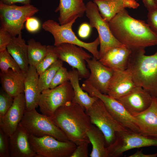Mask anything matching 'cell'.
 <instances>
[{"mask_svg":"<svg viewBox=\"0 0 157 157\" xmlns=\"http://www.w3.org/2000/svg\"><path fill=\"white\" fill-rule=\"evenodd\" d=\"M117 39L131 50L157 45V35L144 21L133 18L126 9L108 22Z\"/></svg>","mask_w":157,"mask_h":157,"instance_id":"obj_1","label":"cell"},{"mask_svg":"<svg viewBox=\"0 0 157 157\" xmlns=\"http://www.w3.org/2000/svg\"><path fill=\"white\" fill-rule=\"evenodd\" d=\"M69 140L77 145L89 140L86 132L92 124L85 110L72 101L59 108L51 118Z\"/></svg>","mask_w":157,"mask_h":157,"instance_id":"obj_2","label":"cell"},{"mask_svg":"<svg viewBox=\"0 0 157 157\" xmlns=\"http://www.w3.org/2000/svg\"><path fill=\"white\" fill-rule=\"evenodd\" d=\"M145 49L132 50L126 69L137 86L157 99V51L145 55Z\"/></svg>","mask_w":157,"mask_h":157,"instance_id":"obj_3","label":"cell"},{"mask_svg":"<svg viewBox=\"0 0 157 157\" xmlns=\"http://www.w3.org/2000/svg\"><path fill=\"white\" fill-rule=\"evenodd\" d=\"M76 19L70 22L61 25L52 19H48L42 24V28L50 33L54 39V46H57L61 44L67 43L76 45L88 50L97 60L99 59V52L98 47L100 45V41L97 37L93 41L85 42L79 40L72 30V26Z\"/></svg>","mask_w":157,"mask_h":157,"instance_id":"obj_4","label":"cell"},{"mask_svg":"<svg viewBox=\"0 0 157 157\" xmlns=\"http://www.w3.org/2000/svg\"><path fill=\"white\" fill-rule=\"evenodd\" d=\"M39 10L31 4L18 6L8 5L0 2V20L1 26L12 36L22 34L24 23L29 17L37 13Z\"/></svg>","mask_w":157,"mask_h":157,"instance_id":"obj_5","label":"cell"},{"mask_svg":"<svg viewBox=\"0 0 157 157\" xmlns=\"http://www.w3.org/2000/svg\"><path fill=\"white\" fill-rule=\"evenodd\" d=\"M85 112L92 124L97 127L104 134L106 147L115 141L116 133L128 129L113 117L99 98Z\"/></svg>","mask_w":157,"mask_h":157,"instance_id":"obj_6","label":"cell"},{"mask_svg":"<svg viewBox=\"0 0 157 157\" xmlns=\"http://www.w3.org/2000/svg\"><path fill=\"white\" fill-rule=\"evenodd\" d=\"M20 123L30 134L34 136L50 135L60 141L69 140L51 118L39 113L35 109L26 110Z\"/></svg>","mask_w":157,"mask_h":157,"instance_id":"obj_7","label":"cell"},{"mask_svg":"<svg viewBox=\"0 0 157 157\" xmlns=\"http://www.w3.org/2000/svg\"><path fill=\"white\" fill-rule=\"evenodd\" d=\"M81 87L90 96L96 97L101 99L113 117L125 127L135 132L140 133L134 117L118 100L107 94L101 93L86 79L83 81Z\"/></svg>","mask_w":157,"mask_h":157,"instance_id":"obj_8","label":"cell"},{"mask_svg":"<svg viewBox=\"0 0 157 157\" xmlns=\"http://www.w3.org/2000/svg\"><path fill=\"white\" fill-rule=\"evenodd\" d=\"M29 140L37 157H70L77 147L70 140L62 141L50 135L37 137L30 134Z\"/></svg>","mask_w":157,"mask_h":157,"instance_id":"obj_9","label":"cell"},{"mask_svg":"<svg viewBox=\"0 0 157 157\" xmlns=\"http://www.w3.org/2000/svg\"><path fill=\"white\" fill-rule=\"evenodd\" d=\"M74 92L72 85L67 81L52 89L41 92L38 106L43 115L51 118L60 107L72 101Z\"/></svg>","mask_w":157,"mask_h":157,"instance_id":"obj_10","label":"cell"},{"mask_svg":"<svg viewBox=\"0 0 157 157\" xmlns=\"http://www.w3.org/2000/svg\"><path fill=\"white\" fill-rule=\"evenodd\" d=\"M86 7L85 13L89 20V24L91 28H96L98 33L100 45V59L110 49L123 44L113 34L108 23L101 16L96 3L94 1H89L86 4Z\"/></svg>","mask_w":157,"mask_h":157,"instance_id":"obj_11","label":"cell"},{"mask_svg":"<svg viewBox=\"0 0 157 157\" xmlns=\"http://www.w3.org/2000/svg\"><path fill=\"white\" fill-rule=\"evenodd\" d=\"M157 147V138L144 136L127 129L116 133L115 141L107 147L108 157L119 156L134 148Z\"/></svg>","mask_w":157,"mask_h":157,"instance_id":"obj_12","label":"cell"},{"mask_svg":"<svg viewBox=\"0 0 157 157\" xmlns=\"http://www.w3.org/2000/svg\"><path fill=\"white\" fill-rule=\"evenodd\" d=\"M54 49L58 59L67 63L78 72L79 78L87 79L90 72L86 65V60L91 58V56L83 48L67 43L54 46Z\"/></svg>","mask_w":157,"mask_h":157,"instance_id":"obj_13","label":"cell"},{"mask_svg":"<svg viewBox=\"0 0 157 157\" xmlns=\"http://www.w3.org/2000/svg\"><path fill=\"white\" fill-rule=\"evenodd\" d=\"M153 98L142 87L137 86L130 92L117 100L133 116L147 109L151 105Z\"/></svg>","mask_w":157,"mask_h":157,"instance_id":"obj_14","label":"cell"},{"mask_svg":"<svg viewBox=\"0 0 157 157\" xmlns=\"http://www.w3.org/2000/svg\"><path fill=\"white\" fill-rule=\"evenodd\" d=\"M86 62L87 68L90 71V76L86 79L101 93L107 94L114 70L105 66L93 57L86 60Z\"/></svg>","mask_w":157,"mask_h":157,"instance_id":"obj_15","label":"cell"},{"mask_svg":"<svg viewBox=\"0 0 157 157\" xmlns=\"http://www.w3.org/2000/svg\"><path fill=\"white\" fill-rule=\"evenodd\" d=\"M26 110L24 93L14 98L13 103L3 116L0 119V128L9 136L15 131Z\"/></svg>","mask_w":157,"mask_h":157,"instance_id":"obj_16","label":"cell"},{"mask_svg":"<svg viewBox=\"0 0 157 157\" xmlns=\"http://www.w3.org/2000/svg\"><path fill=\"white\" fill-rule=\"evenodd\" d=\"M114 70L106 94L117 99L130 92L137 86L131 74L127 69Z\"/></svg>","mask_w":157,"mask_h":157,"instance_id":"obj_17","label":"cell"},{"mask_svg":"<svg viewBox=\"0 0 157 157\" xmlns=\"http://www.w3.org/2000/svg\"><path fill=\"white\" fill-rule=\"evenodd\" d=\"M29 133L20 123L9 136L10 157H37L29 140Z\"/></svg>","mask_w":157,"mask_h":157,"instance_id":"obj_18","label":"cell"},{"mask_svg":"<svg viewBox=\"0 0 157 157\" xmlns=\"http://www.w3.org/2000/svg\"><path fill=\"white\" fill-rule=\"evenodd\" d=\"M141 134L157 138V99L153 97L149 107L146 110L133 116Z\"/></svg>","mask_w":157,"mask_h":157,"instance_id":"obj_19","label":"cell"},{"mask_svg":"<svg viewBox=\"0 0 157 157\" xmlns=\"http://www.w3.org/2000/svg\"><path fill=\"white\" fill-rule=\"evenodd\" d=\"M39 80V75L35 67L29 66L24 81V93L26 110L35 109L38 106L41 93Z\"/></svg>","mask_w":157,"mask_h":157,"instance_id":"obj_20","label":"cell"},{"mask_svg":"<svg viewBox=\"0 0 157 157\" xmlns=\"http://www.w3.org/2000/svg\"><path fill=\"white\" fill-rule=\"evenodd\" d=\"M131 50L122 45L109 50L99 60L114 70H124L128 67Z\"/></svg>","mask_w":157,"mask_h":157,"instance_id":"obj_21","label":"cell"},{"mask_svg":"<svg viewBox=\"0 0 157 157\" xmlns=\"http://www.w3.org/2000/svg\"><path fill=\"white\" fill-rule=\"evenodd\" d=\"M86 5L83 0H60L56 12H59L60 24H65L82 17L85 12Z\"/></svg>","mask_w":157,"mask_h":157,"instance_id":"obj_22","label":"cell"},{"mask_svg":"<svg viewBox=\"0 0 157 157\" xmlns=\"http://www.w3.org/2000/svg\"><path fill=\"white\" fill-rule=\"evenodd\" d=\"M93 1L97 5L103 19L108 23L121 10L126 8L137 9L140 6L135 0H103Z\"/></svg>","mask_w":157,"mask_h":157,"instance_id":"obj_23","label":"cell"},{"mask_svg":"<svg viewBox=\"0 0 157 157\" xmlns=\"http://www.w3.org/2000/svg\"><path fill=\"white\" fill-rule=\"evenodd\" d=\"M26 75L23 72H16L11 69L6 72H0L1 88L10 95L14 98L24 93Z\"/></svg>","mask_w":157,"mask_h":157,"instance_id":"obj_24","label":"cell"},{"mask_svg":"<svg viewBox=\"0 0 157 157\" xmlns=\"http://www.w3.org/2000/svg\"><path fill=\"white\" fill-rule=\"evenodd\" d=\"M7 50L18 65L22 72L26 74L29 67L28 45L22 34L13 36Z\"/></svg>","mask_w":157,"mask_h":157,"instance_id":"obj_25","label":"cell"},{"mask_svg":"<svg viewBox=\"0 0 157 157\" xmlns=\"http://www.w3.org/2000/svg\"><path fill=\"white\" fill-rule=\"evenodd\" d=\"M69 72V81L74 92V96L72 101L78 104L85 110H87L98 98L90 96L82 89L79 85V75L76 69L72 68Z\"/></svg>","mask_w":157,"mask_h":157,"instance_id":"obj_26","label":"cell"},{"mask_svg":"<svg viewBox=\"0 0 157 157\" xmlns=\"http://www.w3.org/2000/svg\"><path fill=\"white\" fill-rule=\"evenodd\" d=\"M88 138L92 146L91 157H108L105 136L96 126L92 124L86 132Z\"/></svg>","mask_w":157,"mask_h":157,"instance_id":"obj_27","label":"cell"},{"mask_svg":"<svg viewBox=\"0 0 157 157\" xmlns=\"http://www.w3.org/2000/svg\"><path fill=\"white\" fill-rule=\"evenodd\" d=\"M27 45L29 65L35 67L46 56L47 46L42 45L33 39L28 41Z\"/></svg>","mask_w":157,"mask_h":157,"instance_id":"obj_28","label":"cell"},{"mask_svg":"<svg viewBox=\"0 0 157 157\" xmlns=\"http://www.w3.org/2000/svg\"><path fill=\"white\" fill-rule=\"evenodd\" d=\"M63 61L58 59L39 76V83L40 92L49 88V86L58 70L63 65Z\"/></svg>","mask_w":157,"mask_h":157,"instance_id":"obj_29","label":"cell"},{"mask_svg":"<svg viewBox=\"0 0 157 157\" xmlns=\"http://www.w3.org/2000/svg\"><path fill=\"white\" fill-rule=\"evenodd\" d=\"M47 47L46 56L35 67L39 76L58 59L54 50V46L48 45Z\"/></svg>","mask_w":157,"mask_h":157,"instance_id":"obj_30","label":"cell"},{"mask_svg":"<svg viewBox=\"0 0 157 157\" xmlns=\"http://www.w3.org/2000/svg\"><path fill=\"white\" fill-rule=\"evenodd\" d=\"M0 69L3 72L11 69L19 72H23L18 64L7 49L0 51Z\"/></svg>","mask_w":157,"mask_h":157,"instance_id":"obj_31","label":"cell"},{"mask_svg":"<svg viewBox=\"0 0 157 157\" xmlns=\"http://www.w3.org/2000/svg\"><path fill=\"white\" fill-rule=\"evenodd\" d=\"M14 98L1 88L0 90V119H1L12 106Z\"/></svg>","mask_w":157,"mask_h":157,"instance_id":"obj_32","label":"cell"},{"mask_svg":"<svg viewBox=\"0 0 157 157\" xmlns=\"http://www.w3.org/2000/svg\"><path fill=\"white\" fill-rule=\"evenodd\" d=\"M69 71L63 66L57 71L49 86L50 89L54 88L64 83L69 81Z\"/></svg>","mask_w":157,"mask_h":157,"instance_id":"obj_33","label":"cell"},{"mask_svg":"<svg viewBox=\"0 0 157 157\" xmlns=\"http://www.w3.org/2000/svg\"><path fill=\"white\" fill-rule=\"evenodd\" d=\"M0 157H10L9 136L0 128Z\"/></svg>","mask_w":157,"mask_h":157,"instance_id":"obj_34","label":"cell"},{"mask_svg":"<svg viewBox=\"0 0 157 157\" xmlns=\"http://www.w3.org/2000/svg\"><path fill=\"white\" fill-rule=\"evenodd\" d=\"M147 24L151 30L157 35V5L147 10Z\"/></svg>","mask_w":157,"mask_h":157,"instance_id":"obj_35","label":"cell"},{"mask_svg":"<svg viewBox=\"0 0 157 157\" xmlns=\"http://www.w3.org/2000/svg\"><path fill=\"white\" fill-rule=\"evenodd\" d=\"M89 140L83 142L77 145L70 157H88Z\"/></svg>","mask_w":157,"mask_h":157,"instance_id":"obj_36","label":"cell"},{"mask_svg":"<svg viewBox=\"0 0 157 157\" xmlns=\"http://www.w3.org/2000/svg\"><path fill=\"white\" fill-rule=\"evenodd\" d=\"M12 36L5 29L1 26L0 28V51L7 49Z\"/></svg>","mask_w":157,"mask_h":157,"instance_id":"obj_37","label":"cell"},{"mask_svg":"<svg viewBox=\"0 0 157 157\" xmlns=\"http://www.w3.org/2000/svg\"><path fill=\"white\" fill-rule=\"evenodd\" d=\"M25 26L28 32L34 33L39 30L41 24L39 20L37 18L32 16L27 19L25 22Z\"/></svg>","mask_w":157,"mask_h":157,"instance_id":"obj_38","label":"cell"},{"mask_svg":"<svg viewBox=\"0 0 157 157\" xmlns=\"http://www.w3.org/2000/svg\"><path fill=\"white\" fill-rule=\"evenodd\" d=\"M91 28L90 25L87 23H84L81 24L78 31L79 37L83 38H87L90 34Z\"/></svg>","mask_w":157,"mask_h":157,"instance_id":"obj_39","label":"cell"},{"mask_svg":"<svg viewBox=\"0 0 157 157\" xmlns=\"http://www.w3.org/2000/svg\"><path fill=\"white\" fill-rule=\"evenodd\" d=\"M0 2L8 5L14 4L19 3L24 5L30 4L31 0H0Z\"/></svg>","mask_w":157,"mask_h":157,"instance_id":"obj_40","label":"cell"},{"mask_svg":"<svg viewBox=\"0 0 157 157\" xmlns=\"http://www.w3.org/2000/svg\"><path fill=\"white\" fill-rule=\"evenodd\" d=\"M157 153L151 154H145L142 151V150H138L134 154L129 156V157H156Z\"/></svg>","mask_w":157,"mask_h":157,"instance_id":"obj_41","label":"cell"},{"mask_svg":"<svg viewBox=\"0 0 157 157\" xmlns=\"http://www.w3.org/2000/svg\"><path fill=\"white\" fill-rule=\"evenodd\" d=\"M142 1L144 6L147 10L156 5L154 0H142Z\"/></svg>","mask_w":157,"mask_h":157,"instance_id":"obj_42","label":"cell"},{"mask_svg":"<svg viewBox=\"0 0 157 157\" xmlns=\"http://www.w3.org/2000/svg\"><path fill=\"white\" fill-rule=\"evenodd\" d=\"M154 1L155 4L157 5V0H154Z\"/></svg>","mask_w":157,"mask_h":157,"instance_id":"obj_43","label":"cell"},{"mask_svg":"<svg viewBox=\"0 0 157 157\" xmlns=\"http://www.w3.org/2000/svg\"><path fill=\"white\" fill-rule=\"evenodd\" d=\"M99 0H94V1H99Z\"/></svg>","mask_w":157,"mask_h":157,"instance_id":"obj_44","label":"cell"}]
</instances>
